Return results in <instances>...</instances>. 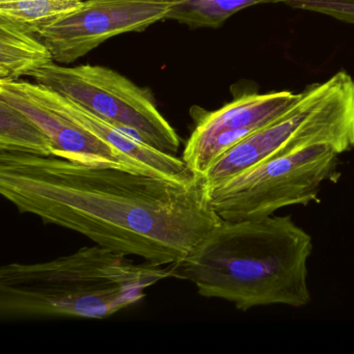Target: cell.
Returning <instances> with one entry per match:
<instances>
[{
  "instance_id": "6da1fadb",
  "label": "cell",
  "mask_w": 354,
  "mask_h": 354,
  "mask_svg": "<svg viewBox=\"0 0 354 354\" xmlns=\"http://www.w3.org/2000/svg\"><path fill=\"white\" fill-rule=\"evenodd\" d=\"M0 194L20 213L155 264L192 254L223 221L203 177L176 182L0 151Z\"/></svg>"
},
{
  "instance_id": "7a4b0ae2",
  "label": "cell",
  "mask_w": 354,
  "mask_h": 354,
  "mask_svg": "<svg viewBox=\"0 0 354 354\" xmlns=\"http://www.w3.org/2000/svg\"><path fill=\"white\" fill-rule=\"evenodd\" d=\"M312 236L289 215L223 221L190 256L174 264L171 277L243 312L275 304L304 308L312 300Z\"/></svg>"
},
{
  "instance_id": "3957f363",
  "label": "cell",
  "mask_w": 354,
  "mask_h": 354,
  "mask_svg": "<svg viewBox=\"0 0 354 354\" xmlns=\"http://www.w3.org/2000/svg\"><path fill=\"white\" fill-rule=\"evenodd\" d=\"M173 266L138 264L97 244L46 262L6 264L0 319L106 318L144 299L149 288L173 277Z\"/></svg>"
},
{
  "instance_id": "277c9868",
  "label": "cell",
  "mask_w": 354,
  "mask_h": 354,
  "mask_svg": "<svg viewBox=\"0 0 354 354\" xmlns=\"http://www.w3.org/2000/svg\"><path fill=\"white\" fill-rule=\"evenodd\" d=\"M316 145L339 154L354 149V78L346 71L308 86L289 111L227 150L203 178L211 189L263 161Z\"/></svg>"
},
{
  "instance_id": "5b68a950",
  "label": "cell",
  "mask_w": 354,
  "mask_h": 354,
  "mask_svg": "<svg viewBox=\"0 0 354 354\" xmlns=\"http://www.w3.org/2000/svg\"><path fill=\"white\" fill-rule=\"evenodd\" d=\"M339 155L316 145L263 161L209 189L213 208L223 221H240L306 206L318 201L324 182L337 177Z\"/></svg>"
},
{
  "instance_id": "8992f818",
  "label": "cell",
  "mask_w": 354,
  "mask_h": 354,
  "mask_svg": "<svg viewBox=\"0 0 354 354\" xmlns=\"http://www.w3.org/2000/svg\"><path fill=\"white\" fill-rule=\"evenodd\" d=\"M30 77L157 150L173 155L179 150V136L159 111L151 91L111 68L67 67L53 62Z\"/></svg>"
},
{
  "instance_id": "52a82bcc",
  "label": "cell",
  "mask_w": 354,
  "mask_h": 354,
  "mask_svg": "<svg viewBox=\"0 0 354 354\" xmlns=\"http://www.w3.org/2000/svg\"><path fill=\"white\" fill-rule=\"evenodd\" d=\"M167 0H84L71 13L39 34L55 63L70 65L109 39L142 32L167 19Z\"/></svg>"
},
{
  "instance_id": "ba28073f",
  "label": "cell",
  "mask_w": 354,
  "mask_h": 354,
  "mask_svg": "<svg viewBox=\"0 0 354 354\" xmlns=\"http://www.w3.org/2000/svg\"><path fill=\"white\" fill-rule=\"evenodd\" d=\"M300 96L301 93L289 91L244 94L201 115L182 158L196 175L203 177L221 155L283 115Z\"/></svg>"
},
{
  "instance_id": "9c48e42d",
  "label": "cell",
  "mask_w": 354,
  "mask_h": 354,
  "mask_svg": "<svg viewBox=\"0 0 354 354\" xmlns=\"http://www.w3.org/2000/svg\"><path fill=\"white\" fill-rule=\"evenodd\" d=\"M0 99L26 113L45 132L53 144V156L90 167H111L151 176L134 159L28 94L19 82H0Z\"/></svg>"
},
{
  "instance_id": "30bf717a",
  "label": "cell",
  "mask_w": 354,
  "mask_h": 354,
  "mask_svg": "<svg viewBox=\"0 0 354 354\" xmlns=\"http://www.w3.org/2000/svg\"><path fill=\"white\" fill-rule=\"evenodd\" d=\"M20 86L28 94L47 106L65 115L93 136L117 149L126 156L134 159L152 177L176 182H192L201 176L196 175L183 158L169 154L149 146L136 136L124 131L111 122L98 117L72 99L39 84L20 82Z\"/></svg>"
},
{
  "instance_id": "8fae6325",
  "label": "cell",
  "mask_w": 354,
  "mask_h": 354,
  "mask_svg": "<svg viewBox=\"0 0 354 354\" xmlns=\"http://www.w3.org/2000/svg\"><path fill=\"white\" fill-rule=\"evenodd\" d=\"M53 62V53L39 36L0 19V82H18Z\"/></svg>"
},
{
  "instance_id": "7c38bea8",
  "label": "cell",
  "mask_w": 354,
  "mask_h": 354,
  "mask_svg": "<svg viewBox=\"0 0 354 354\" xmlns=\"http://www.w3.org/2000/svg\"><path fill=\"white\" fill-rule=\"evenodd\" d=\"M0 151L53 156V144L45 132L3 99H0Z\"/></svg>"
},
{
  "instance_id": "4fadbf2b",
  "label": "cell",
  "mask_w": 354,
  "mask_h": 354,
  "mask_svg": "<svg viewBox=\"0 0 354 354\" xmlns=\"http://www.w3.org/2000/svg\"><path fill=\"white\" fill-rule=\"evenodd\" d=\"M171 3L167 20L192 28H216L242 10L283 0H167Z\"/></svg>"
},
{
  "instance_id": "5bb4252c",
  "label": "cell",
  "mask_w": 354,
  "mask_h": 354,
  "mask_svg": "<svg viewBox=\"0 0 354 354\" xmlns=\"http://www.w3.org/2000/svg\"><path fill=\"white\" fill-rule=\"evenodd\" d=\"M84 0H0V19L30 34L40 32L71 13Z\"/></svg>"
},
{
  "instance_id": "9a60e30c",
  "label": "cell",
  "mask_w": 354,
  "mask_h": 354,
  "mask_svg": "<svg viewBox=\"0 0 354 354\" xmlns=\"http://www.w3.org/2000/svg\"><path fill=\"white\" fill-rule=\"evenodd\" d=\"M281 3L293 9L314 12L354 24V0H283Z\"/></svg>"
}]
</instances>
